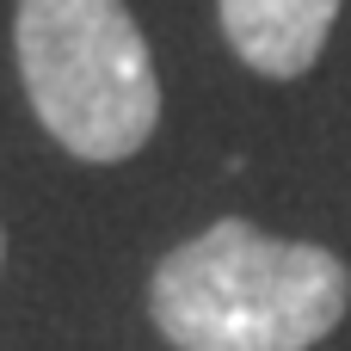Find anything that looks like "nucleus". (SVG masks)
I'll return each mask as SVG.
<instances>
[{"mask_svg":"<svg viewBox=\"0 0 351 351\" xmlns=\"http://www.w3.org/2000/svg\"><path fill=\"white\" fill-rule=\"evenodd\" d=\"M19 80L37 123L80 160H130L160 123V80L123 0H19Z\"/></svg>","mask_w":351,"mask_h":351,"instance_id":"f03ea898","label":"nucleus"},{"mask_svg":"<svg viewBox=\"0 0 351 351\" xmlns=\"http://www.w3.org/2000/svg\"><path fill=\"white\" fill-rule=\"evenodd\" d=\"M228 49L265 74V80H296L321 62L339 0H216Z\"/></svg>","mask_w":351,"mask_h":351,"instance_id":"7ed1b4c3","label":"nucleus"},{"mask_svg":"<svg viewBox=\"0 0 351 351\" xmlns=\"http://www.w3.org/2000/svg\"><path fill=\"white\" fill-rule=\"evenodd\" d=\"M351 308V271L315 241H278L241 216L154 265L148 315L173 351H308Z\"/></svg>","mask_w":351,"mask_h":351,"instance_id":"f257e3e1","label":"nucleus"},{"mask_svg":"<svg viewBox=\"0 0 351 351\" xmlns=\"http://www.w3.org/2000/svg\"><path fill=\"white\" fill-rule=\"evenodd\" d=\"M0 259H6V234H0Z\"/></svg>","mask_w":351,"mask_h":351,"instance_id":"20e7f679","label":"nucleus"}]
</instances>
